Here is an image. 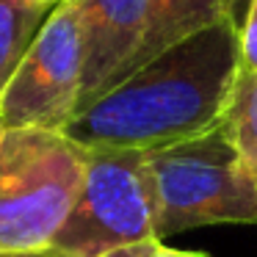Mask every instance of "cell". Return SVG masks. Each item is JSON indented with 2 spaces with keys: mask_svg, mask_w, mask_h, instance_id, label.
<instances>
[{
  "mask_svg": "<svg viewBox=\"0 0 257 257\" xmlns=\"http://www.w3.org/2000/svg\"><path fill=\"white\" fill-rule=\"evenodd\" d=\"M240 72L232 20L185 36L78 111L64 133L86 150H161L216 130Z\"/></svg>",
  "mask_w": 257,
  "mask_h": 257,
  "instance_id": "6da1fadb",
  "label": "cell"
},
{
  "mask_svg": "<svg viewBox=\"0 0 257 257\" xmlns=\"http://www.w3.org/2000/svg\"><path fill=\"white\" fill-rule=\"evenodd\" d=\"M86 150L67 133L14 127L0 139V254H45L75 207Z\"/></svg>",
  "mask_w": 257,
  "mask_h": 257,
  "instance_id": "7a4b0ae2",
  "label": "cell"
},
{
  "mask_svg": "<svg viewBox=\"0 0 257 257\" xmlns=\"http://www.w3.org/2000/svg\"><path fill=\"white\" fill-rule=\"evenodd\" d=\"M158 202V240L207 224H257V174L216 130L147 152Z\"/></svg>",
  "mask_w": 257,
  "mask_h": 257,
  "instance_id": "3957f363",
  "label": "cell"
},
{
  "mask_svg": "<svg viewBox=\"0 0 257 257\" xmlns=\"http://www.w3.org/2000/svg\"><path fill=\"white\" fill-rule=\"evenodd\" d=\"M155 224L158 202L147 152L86 150L83 188L45 254L100 257L130 243L158 240Z\"/></svg>",
  "mask_w": 257,
  "mask_h": 257,
  "instance_id": "277c9868",
  "label": "cell"
},
{
  "mask_svg": "<svg viewBox=\"0 0 257 257\" xmlns=\"http://www.w3.org/2000/svg\"><path fill=\"white\" fill-rule=\"evenodd\" d=\"M83 47L78 3H61L47 14L0 94V127H36L64 133L80 108Z\"/></svg>",
  "mask_w": 257,
  "mask_h": 257,
  "instance_id": "5b68a950",
  "label": "cell"
},
{
  "mask_svg": "<svg viewBox=\"0 0 257 257\" xmlns=\"http://www.w3.org/2000/svg\"><path fill=\"white\" fill-rule=\"evenodd\" d=\"M83 47L80 108L94 102L136 67L150 23V0H75ZM78 116V113H75Z\"/></svg>",
  "mask_w": 257,
  "mask_h": 257,
  "instance_id": "8992f818",
  "label": "cell"
},
{
  "mask_svg": "<svg viewBox=\"0 0 257 257\" xmlns=\"http://www.w3.org/2000/svg\"><path fill=\"white\" fill-rule=\"evenodd\" d=\"M224 20H232V0H150L147 36L133 72L180 39L213 28Z\"/></svg>",
  "mask_w": 257,
  "mask_h": 257,
  "instance_id": "52a82bcc",
  "label": "cell"
},
{
  "mask_svg": "<svg viewBox=\"0 0 257 257\" xmlns=\"http://www.w3.org/2000/svg\"><path fill=\"white\" fill-rule=\"evenodd\" d=\"M50 12L34 0H0V94Z\"/></svg>",
  "mask_w": 257,
  "mask_h": 257,
  "instance_id": "ba28073f",
  "label": "cell"
},
{
  "mask_svg": "<svg viewBox=\"0 0 257 257\" xmlns=\"http://www.w3.org/2000/svg\"><path fill=\"white\" fill-rule=\"evenodd\" d=\"M221 127L243 163L257 174V72H238Z\"/></svg>",
  "mask_w": 257,
  "mask_h": 257,
  "instance_id": "9c48e42d",
  "label": "cell"
},
{
  "mask_svg": "<svg viewBox=\"0 0 257 257\" xmlns=\"http://www.w3.org/2000/svg\"><path fill=\"white\" fill-rule=\"evenodd\" d=\"M238 42H240V69L257 72V0L249 3L243 23L238 25Z\"/></svg>",
  "mask_w": 257,
  "mask_h": 257,
  "instance_id": "30bf717a",
  "label": "cell"
},
{
  "mask_svg": "<svg viewBox=\"0 0 257 257\" xmlns=\"http://www.w3.org/2000/svg\"><path fill=\"white\" fill-rule=\"evenodd\" d=\"M158 243H161V240H141V243H130V246H122V249L105 251V254H100V257H150Z\"/></svg>",
  "mask_w": 257,
  "mask_h": 257,
  "instance_id": "8fae6325",
  "label": "cell"
},
{
  "mask_svg": "<svg viewBox=\"0 0 257 257\" xmlns=\"http://www.w3.org/2000/svg\"><path fill=\"white\" fill-rule=\"evenodd\" d=\"M150 257H210V254H205V251H183V249H166V246H161V243H158V246H155V251H152Z\"/></svg>",
  "mask_w": 257,
  "mask_h": 257,
  "instance_id": "7c38bea8",
  "label": "cell"
},
{
  "mask_svg": "<svg viewBox=\"0 0 257 257\" xmlns=\"http://www.w3.org/2000/svg\"><path fill=\"white\" fill-rule=\"evenodd\" d=\"M249 3H251V0H232V20H235V25H240V23H243Z\"/></svg>",
  "mask_w": 257,
  "mask_h": 257,
  "instance_id": "4fadbf2b",
  "label": "cell"
},
{
  "mask_svg": "<svg viewBox=\"0 0 257 257\" xmlns=\"http://www.w3.org/2000/svg\"><path fill=\"white\" fill-rule=\"evenodd\" d=\"M34 3H42V6L56 9V6H61V3H72V0H34Z\"/></svg>",
  "mask_w": 257,
  "mask_h": 257,
  "instance_id": "5bb4252c",
  "label": "cell"
},
{
  "mask_svg": "<svg viewBox=\"0 0 257 257\" xmlns=\"http://www.w3.org/2000/svg\"><path fill=\"white\" fill-rule=\"evenodd\" d=\"M0 257H47V254H0Z\"/></svg>",
  "mask_w": 257,
  "mask_h": 257,
  "instance_id": "9a60e30c",
  "label": "cell"
},
{
  "mask_svg": "<svg viewBox=\"0 0 257 257\" xmlns=\"http://www.w3.org/2000/svg\"><path fill=\"white\" fill-rule=\"evenodd\" d=\"M3 133H6V130H3V127H0V139H3Z\"/></svg>",
  "mask_w": 257,
  "mask_h": 257,
  "instance_id": "2e32d148",
  "label": "cell"
}]
</instances>
